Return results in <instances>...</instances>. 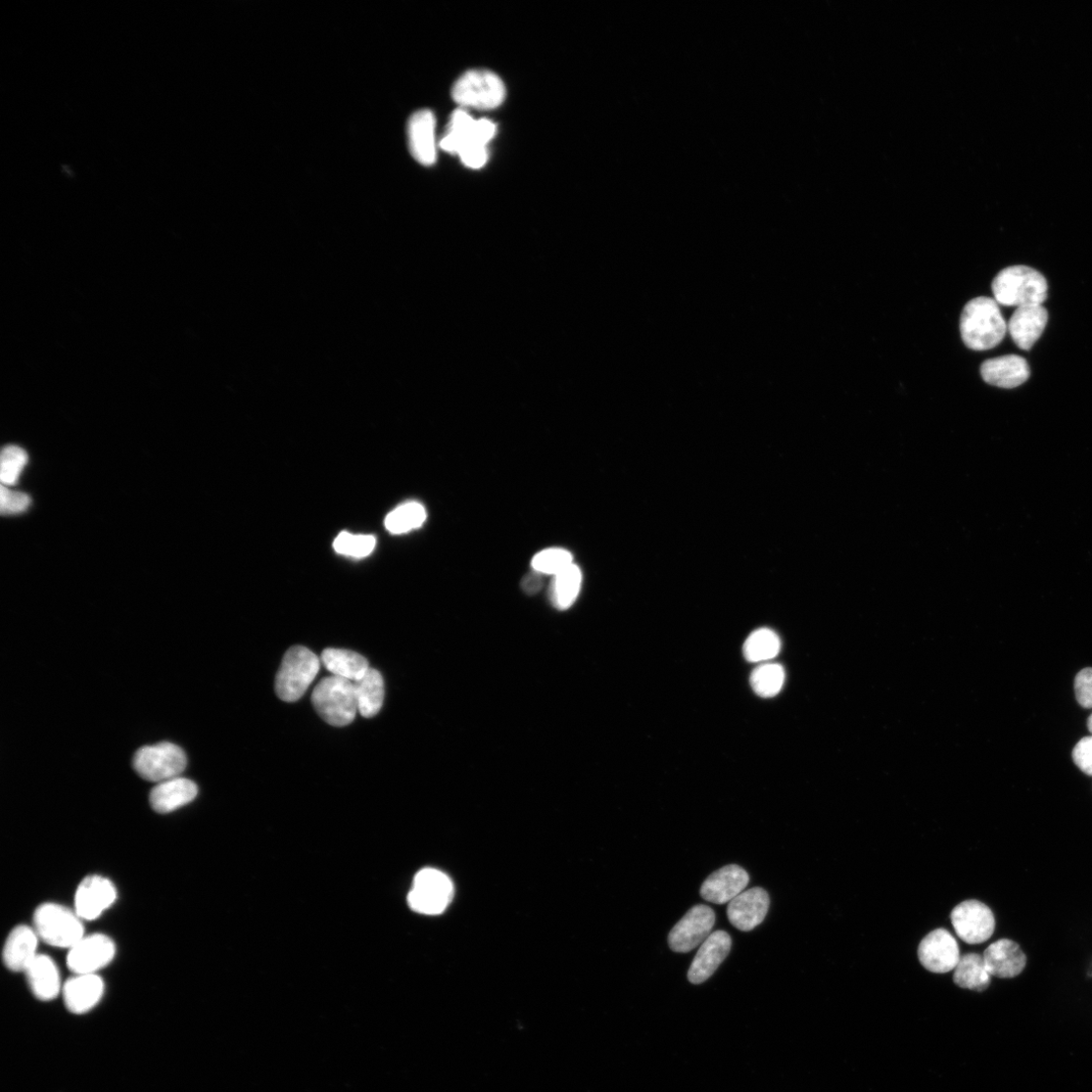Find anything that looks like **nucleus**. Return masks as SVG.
I'll use <instances>...</instances> for the list:
<instances>
[{"label": "nucleus", "instance_id": "obj_34", "mask_svg": "<svg viewBox=\"0 0 1092 1092\" xmlns=\"http://www.w3.org/2000/svg\"><path fill=\"white\" fill-rule=\"evenodd\" d=\"M28 463L27 452L15 446L7 447L2 452V464H0V479L3 486L16 485L21 473Z\"/></svg>", "mask_w": 1092, "mask_h": 1092}, {"label": "nucleus", "instance_id": "obj_12", "mask_svg": "<svg viewBox=\"0 0 1092 1092\" xmlns=\"http://www.w3.org/2000/svg\"><path fill=\"white\" fill-rule=\"evenodd\" d=\"M918 957L928 971L943 974L955 970L961 955L953 935L944 929H938L922 940Z\"/></svg>", "mask_w": 1092, "mask_h": 1092}, {"label": "nucleus", "instance_id": "obj_19", "mask_svg": "<svg viewBox=\"0 0 1092 1092\" xmlns=\"http://www.w3.org/2000/svg\"><path fill=\"white\" fill-rule=\"evenodd\" d=\"M749 882L747 872L738 865L726 866L712 873L702 884L701 897L715 905H726L744 892Z\"/></svg>", "mask_w": 1092, "mask_h": 1092}, {"label": "nucleus", "instance_id": "obj_28", "mask_svg": "<svg viewBox=\"0 0 1092 1092\" xmlns=\"http://www.w3.org/2000/svg\"><path fill=\"white\" fill-rule=\"evenodd\" d=\"M582 582V571L576 563L553 576L549 589L553 606L558 610H566L573 606L580 594Z\"/></svg>", "mask_w": 1092, "mask_h": 1092}, {"label": "nucleus", "instance_id": "obj_25", "mask_svg": "<svg viewBox=\"0 0 1092 1092\" xmlns=\"http://www.w3.org/2000/svg\"><path fill=\"white\" fill-rule=\"evenodd\" d=\"M39 939L33 928L23 925L15 928L4 945L3 960L7 968L14 972H25L39 955Z\"/></svg>", "mask_w": 1092, "mask_h": 1092}, {"label": "nucleus", "instance_id": "obj_37", "mask_svg": "<svg viewBox=\"0 0 1092 1092\" xmlns=\"http://www.w3.org/2000/svg\"><path fill=\"white\" fill-rule=\"evenodd\" d=\"M1075 696L1084 708H1092V668L1081 670L1074 682Z\"/></svg>", "mask_w": 1092, "mask_h": 1092}, {"label": "nucleus", "instance_id": "obj_30", "mask_svg": "<svg viewBox=\"0 0 1092 1092\" xmlns=\"http://www.w3.org/2000/svg\"><path fill=\"white\" fill-rule=\"evenodd\" d=\"M781 649V641L769 629H759L749 635L744 645V655L749 662H769Z\"/></svg>", "mask_w": 1092, "mask_h": 1092}, {"label": "nucleus", "instance_id": "obj_4", "mask_svg": "<svg viewBox=\"0 0 1092 1092\" xmlns=\"http://www.w3.org/2000/svg\"><path fill=\"white\" fill-rule=\"evenodd\" d=\"M312 703L322 720L338 728L350 725L358 712L354 684L336 676L319 682L313 691Z\"/></svg>", "mask_w": 1092, "mask_h": 1092}, {"label": "nucleus", "instance_id": "obj_26", "mask_svg": "<svg viewBox=\"0 0 1092 1092\" xmlns=\"http://www.w3.org/2000/svg\"><path fill=\"white\" fill-rule=\"evenodd\" d=\"M321 661L332 676L352 683L360 680L370 669L364 656L347 649L326 648L322 652Z\"/></svg>", "mask_w": 1092, "mask_h": 1092}, {"label": "nucleus", "instance_id": "obj_16", "mask_svg": "<svg viewBox=\"0 0 1092 1092\" xmlns=\"http://www.w3.org/2000/svg\"><path fill=\"white\" fill-rule=\"evenodd\" d=\"M732 944V938L727 932L712 933L699 947L689 968V981L701 984L714 975L729 956Z\"/></svg>", "mask_w": 1092, "mask_h": 1092}, {"label": "nucleus", "instance_id": "obj_11", "mask_svg": "<svg viewBox=\"0 0 1092 1092\" xmlns=\"http://www.w3.org/2000/svg\"><path fill=\"white\" fill-rule=\"evenodd\" d=\"M716 920V913L710 907H693L669 934L668 942L672 951L691 952L712 934Z\"/></svg>", "mask_w": 1092, "mask_h": 1092}, {"label": "nucleus", "instance_id": "obj_8", "mask_svg": "<svg viewBox=\"0 0 1092 1092\" xmlns=\"http://www.w3.org/2000/svg\"><path fill=\"white\" fill-rule=\"evenodd\" d=\"M186 764L183 749L170 743L141 747L133 758L134 769L141 778L158 783L179 777Z\"/></svg>", "mask_w": 1092, "mask_h": 1092}, {"label": "nucleus", "instance_id": "obj_20", "mask_svg": "<svg viewBox=\"0 0 1092 1092\" xmlns=\"http://www.w3.org/2000/svg\"><path fill=\"white\" fill-rule=\"evenodd\" d=\"M980 372L985 383L1003 389L1020 387L1031 375L1027 360L1019 355L988 359L982 363Z\"/></svg>", "mask_w": 1092, "mask_h": 1092}, {"label": "nucleus", "instance_id": "obj_3", "mask_svg": "<svg viewBox=\"0 0 1092 1092\" xmlns=\"http://www.w3.org/2000/svg\"><path fill=\"white\" fill-rule=\"evenodd\" d=\"M994 300L1007 307L1042 306L1048 297L1046 278L1024 265L1002 270L992 281Z\"/></svg>", "mask_w": 1092, "mask_h": 1092}, {"label": "nucleus", "instance_id": "obj_21", "mask_svg": "<svg viewBox=\"0 0 1092 1092\" xmlns=\"http://www.w3.org/2000/svg\"><path fill=\"white\" fill-rule=\"evenodd\" d=\"M982 956L991 977H1017L1027 964L1026 955L1020 945L1007 939L991 943Z\"/></svg>", "mask_w": 1092, "mask_h": 1092}, {"label": "nucleus", "instance_id": "obj_5", "mask_svg": "<svg viewBox=\"0 0 1092 1092\" xmlns=\"http://www.w3.org/2000/svg\"><path fill=\"white\" fill-rule=\"evenodd\" d=\"M321 667L320 658L305 646L291 647L284 654L275 678V692L286 702L301 699L315 680Z\"/></svg>", "mask_w": 1092, "mask_h": 1092}, {"label": "nucleus", "instance_id": "obj_17", "mask_svg": "<svg viewBox=\"0 0 1092 1092\" xmlns=\"http://www.w3.org/2000/svg\"><path fill=\"white\" fill-rule=\"evenodd\" d=\"M105 993V982L98 974H74L62 988L65 1007L74 1015H83L96 1008Z\"/></svg>", "mask_w": 1092, "mask_h": 1092}, {"label": "nucleus", "instance_id": "obj_29", "mask_svg": "<svg viewBox=\"0 0 1092 1092\" xmlns=\"http://www.w3.org/2000/svg\"><path fill=\"white\" fill-rule=\"evenodd\" d=\"M954 982L959 987L973 991H984L991 982L982 955L970 953L962 956L954 970Z\"/></svg>", "mask_w": 1092, "mask_h": 1092}, {"label": "nucleus", "instance_id": "obj_13", "mask_svg": "<svg viewBox=\"0 0 1092 1092\" xmlns=\"http://www.w3.org/2000/svg\"><path fill=\"white\" fill-rule=\"evenodd\" d=\"M951 922L957 936L965 943L978 944L994 933L995 919L991 910L978 900H966L955 907Z\"/></svg>", "mask_w": 1092, "mask_h": 1092}, {"label": "nucleus", "instance_id": "obj_22", "mask_svg": "<svg viewBox=\"0 0 1092 1092\" xmlns=\"http://www.w3.org/2000/svg\"><path fill=\"white\" fill-rule=\"evenodd\" d=\"M1048 319V311L1042 305L1020 307L1010 319L1008 330L1021 349L1030 350L1042 337Z\"/></svg>", "mask_w": 1092, "mask_h": 1092}, {"label": "nucleus", "instance_id": "obj_14", "mask_svg": "<svg viewBox=\"0 0 1092 1092\" xmlns=\"http://www.w3.org/2000/svg\"><path fill=\"white\" fill-rule=\"evenodd\" d=\"M118 891L115 884L100 875L84 878L75 893V912L83 921L99 919L115 905Z\"/></svg>", "mask_w": 1092, "mask_h": 1092}, {"label": "nucleus", "instance_id": "obj_24", "mask_svg": "<svg viewBox=\"0 0 1092 1092\" xmlns=\"http://www.w3.org/2000/svg\"><path fill=\"white\" fill-rule=\"evenodd\" d=\"M199 788L192 780L176 777L156 785L150 793V804L158 814L166 815L191 803L198 795Z\"/></svg>", "mask_w": 1092, "mask_h": 1092}, {"label": "nucleus", "instance_id": "obj_36", "mask_svg": "<svg viewBox=\"0 0 1092 1092\" xmlns=\"http://www.w3.org/2000/svg\"><path fill=\"white\" fill-rule=\"evenodd\" d=\"M31 498L24 493L15 492L2 486L0 491V510L4 515L20 514L28 510Z\"/></svg>", "mask_w": 1092, "mask_h": 1092}, {"label": "nucleus", "instance_id": "obj_6", "mask_svg": "<svg viewBox=\"0 0 1092 1092\" xmlns=\"http://www.w3.org/2000/svg\"><path fill=\"white\" fill-rule=\"evenodd\" d=\"M34 926L42 941L56 947L70 948L85 936L83 920L76 912L52 902L36 910Z\"/></svg>", "mask_w": 1092, "mask_h": 1092}, {"label": "nucleus", "instance_id": "obj_23", "mask_svg": "<svg viewBox=\"0 0 1092 1092\" xmlns=\"http://www.w3.org/2000/svg\"><path fill=\"white\" fill-rule=\"evenodd\" d=\"M36 999L51 1002L62 993L60 972L52 958L39 954L25 971Z\"/></svg>", "mask_w": 1092, "mask_h": 1092}, {"label": "nucleus", "instance_id": "obj_31", "mask_svg": "<svg viewBox=\"0 0 1092 1092\" xmlns=\"http://www.w3.org/2000/svg\"><path fill=\"white\" fill-rule=\"evenodd\" d=\"M427 518L424 506L418 502L405 503L392 511L385 520V527L393 535L408 534L420 529Z\"/></svg>", "mask_w": 1092, "mask_h": 1092}, {"label": "nucleus", "instance_id": "obj_9", "mask_svg": "<svg viewBox=\"0 0 1092 1092\" xmlns=\"http://www.w3.org/2000/svg\"><path fill=\"white\" fill-rule=\"evenodd\" d=\"M452 897L453 884L448 876L440 870L427 868L416 875L408 902L413 911L435 916L447 910Z\"/></svg>", "mask_w": 1092, "mask_h": 1092}, {"label": "nucleus", "instance_id": "obj_18", "mask_svg": "<svg viewBox=\"0 0 1092 1092\" xmlns=\"http://www.w3.org/2000/svg\"><path fill=\"white\" fill-rule=\"evenodd\" d=\"M408 139L411 154L420 164L431 166L436 163V117L432 111L422 110L411 117Z\"/></svg>", "mask_w": 1092, "mask_h": 1092}, {"label": "nucleus", "instance_id": "obj_33", "mask_svg": "<svg viewBox=\"0 0 1092 1092\" xmlns=\"http://www.w3.org/2000/svg\"><path fill=\"white\" fill-rule=\"evenodd\" d=\"M573 563V554L560 547H551L542 550L536 554L532 560L533 571L544 576L551 575L552 577L564 571L565 568Z\"/></svg>", "mask_w": 1092, "mask_h": 1092}, {"label": "nucleus", "instance_id": "obj_7", "mask_svg": "<svg viewBox=\"0 0 1092 1092\" xmlns=\"http://www.w3.org/2000/svg\"><path fill=\"white\" fill-rule=\"evenodd\" d=\"M506 97L502 79L488 70H469L460 76L452 88V99L461 107L493 110Z\"/></svg>", "mask_w": 1092, "mask_h": 1092}, {"label": "nucleus", "instance_id": "obj_27", "mask_svg": "<svg viewBox=\"0 0 1092 1092\" xmlns=\"http://www.w3.org/2000/svg\"><path fill=\"white\" fill-rule=\"evenodd\" d=\"M354 690L361 717L371 719L381 711L385 699V683L381 673L369 669L358 681L354 682Z\"/></svg>", "mask_w": 1092, "mask_h": 1092}, {"label": "nucleus", "instance_id": "obj_40", "mask_svg": "<svg viewBox=\"0 0 1092 1092\" xmlns=\"http://www.w3.org/2000/svg\"><path fill=\"white\" fill-rule=\"evenodd\" d=\"M1087 728H1088V731L1092 734V715L1089 717V719L1087 721Z\"/></svg>", "mask_w": 1092, "mask_h": 1092}, {"label": "nucleus", "instance_id": "obj_10", "mask_svg": "<svg viewBox=\"0 0 1092 1092\" xmlns=\"http://www.w3.org/2000/svg\"><path fill=\"white\" fill-rule=\"evenodd\" d=\"M115 942L104 934L84 936L72 947L67 956L68 968L74 974H98L116 956Z\"/></svg>", "mask_w": 1092, "mask_h": 1092}, {"label": "nucleus", "instance_id": "obj_2", "mask_svg": "<svg viewBox=\"0 0 1092 1092\" xmlns=\"http://www.w3.org/2000/svg\"><path fill=\"white\" fill-rule=\"evenodd\" d=\"M960 331L963 343L969 349L984 351L1004 341L1008 324L994 299L979 297L964 307Z\"/></svg>", "mask_w": 1092, "mask_h": 1092}, {"label": "nucleus", "instance_id": "obj_38", "mask_svg": "<svg viewBox=\"0 0 1092 1092\" xmlns=\"http://www.w3.org/2000/svg\"><path fill=\"white\" fill-rule=\"evenodd\" d=\"M1073 761L1086 775L1092 776V737L1082 739L1074 747Z\"/></svg>", "mask_w": 1092, "mask_h": 1092}, {"label": "nucleus", "instance_id": "obj_32", "mask_svg": "<svg viewBox=\"0 0 1092 1092\" xmlns=\"http://www.w3.org/2000/svg\"><path fill=\"white\" fill-rule=\"evenodd\" d=\"M749 682L756 695L774 697L784 686L785 670L779 663L764 662L752 671Z\"/></svg>", "mask_w": 1092, "mask_h": 1092}, {"label": "nucleus", "instance_id": "obj_35", "mask_svg": "<svg viewBox=\"0 0 1092 1092\" xmlns=\"http://www.w3.org/2000/svg\"><path fill=\"white\" fill-rule=\"evenodd\" d=\"M375 539L372 536H356L349 533H342L335 541V549L345 555L353 557H365L375 547Z\"/></svg>", "mask_w": 1092, "mask_h": 1092}, {"label": "nucleus", "instance_id": "obj_39", "mask_svg": "<svg viewBox=\"0 0 1092 1092\" xmlns=\"http://www.w3.org/2000/svg\"><path fill=\"white\" fill-rule=\"evenodd\" d=\"M544 586V575L533 571L528 574L521 581V587L529 595H535L541 591Z\"/></svg>", "mask_w": 1092, "mask_h": 1092}, {"label": "nucleus", "instance_id": "obj_15", "mask_svg": "<svg viewBox=\"0 0 1092 1092\" xmlns=\"http://www.w3.org/2000/svg\"><path fill=\"white\" fill-rule=\"evenodd\" d=\"M769 907L768 892L761 887H754L742 892L730 902L728 919L736 929L749 932L764 922Z\"/></svg>", "mask_w": 1092, "mask_h": 1092}, {"label": "nucleus", "instance_id": "obj_1", "mask_svg": "<svg viewBox=\"0 0 1092 1092\" xmlns=\"http://www.w3.org/2000/svg\"><path fill=\"white\" fill-rule=\"evenodd\" d=\"M495 133L494 123L487 119L474 120L459 109L451 116L441 148L448 153L457 154L465 166L479 169L487 163V146Z\"/></svg>", "mask_w": 1092, "mask_h": 1092}]
</instances>
